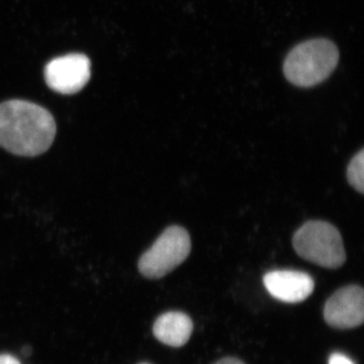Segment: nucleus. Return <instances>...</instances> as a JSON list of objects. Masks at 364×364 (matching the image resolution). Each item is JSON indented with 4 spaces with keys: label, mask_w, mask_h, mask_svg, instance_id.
I'll return each instance as SVG.
<instances>
[{
    "label": "nucleus",
    "mask_w": 364,
    "mask_h": 364,
    "mask_svg": "<svg viewBox=\"0 0 364 364\" xmlns=\"http://www.w3.org/2000/svg\"><path fill=\"white\" fill-rule=\"evenodd\" d=\"M51 112L26 100L0 105V147L18 156L35 157L51 147L56 136Z\"/></svg>",
    "instance_id": "obj_1"
},
{
    "label": "nucleus",
    "mask_w": 364,
    "mask_h": 364,
    "mask_svg": "<svg viewBox=\"0 0 364 364\" xmlns=\"http://www.w3.org/2000/svg\"><path fill=\"white\" fill-rule=\"evenodd\" d=\"M338 60V49L331 41H306L287 55L284 64V75L294 85L312 87L331 75Z\"/></svg>",
    "instance_id": "obj_2"
},
{
    "label": "nucleus",
    "mask_w": 364,
    "mask_h": 364,
    "mask_svg": "<svg viewBox=\"0 0 364 364\" xmlns=\"http://www.w3.org/2000/svg\"><path fill=\"white\" fill-rule=\"evenodd\" d=\"M293 245L299 256L322 267L334 269L346 260L341 234L327 222H306L294 234Z\"/></svg>",
    "instance_id": "obj_3"
},
{
    "label": "nucleus",
    "mask_w": 364,
    "mask_h": 364,
    "mask_svg": "<svg viewBox=\"0 0 364 364\" xmlns=\"http://www.w3.org/2000/svg\"><path fill=\"white\" fill-rule=\"evenodd\" d=\"M191 250V237L186 229L179 226L167 228L152 247L141 256L139 270L147 279H162L186 261Z\"/></svg>",
    "instance_id": "obj_4"
},
{
    "label": "nucleus",
    "mask_w": 364,
    "mask_h": 364,
    "mask_svg": "<svg viewBox=\"0 0 364 364\" xmlns=\"http://www.w3.org/2000/svg\"><path fill=\"white\" fill-rule=\"evenodd\" d=\"M90 78V61L85 55L69 54L53 59L45 68V79L52 90L74 95L82 90Z\"/></svg>",
    "instance_id": "obj_5"
},
{
    "label": "nucleus",
    "mask_w": 364,
    "mask_h": 364,
    "mask_svg": "<svg viewBox=\"0 0 364 364\" xmlns=\"http://www.w3.org/2000/svg\"><path fill=\"white\" fill-rule=\"evenodd\" d=\"M324 318L328 325L336 329H352L363 324V287L352 284L338 289L326 303Z\"/></svg>",
    "instance_id": "obj_6"
},
{
    "label": "nucleus",
    "mask_w": 364,
    "mask_h": 364,
    "mask_svg": "<svg viewBox=\"0 0 364 364\" xmlns=\"http://www.w3.org/2000/svg\"><path fill=\"white\" fill-rule=\"evenodd\" d=\"M263 284L273 298L289 304L301 303L312 294L315 282L308 273L274 270L267 273Z\"/></svg>",
    "instance_id": "obj_7"
},
{
    "label": "nucleus",
    "mask_w": 364,
    "mask_h": 364,
    "mask_svg": "<svg viewBox=\"0 0 364 364\" xmlns=\"http://www.w3.org/2000/svg\"><path fill=\"white\" fill-rule=\"evenodd\" d=\"M193 330V321L181 312L163 314L153 326L154 336L161 343L171 347H181L188 343Z\"/></svg>",
    "instance_id": "obj_8"
},
{
    "label": "nucleus",
    "mask_w": 364,
    "mask_h": 364,
    "mask_svg": "<svg viewBox=\"0 0 364 364\" xmlns=\"http://www.w3.org/2000/svg\"><path fill=\"white\" fill-rule=\"evenodd\" d=\"M347 179L355 191L364 193V150L359 151L352 158L347 167Z\"/></svg>",
    "instance_id": "obj_9"
},
{
    "label": "nucleus",
    "mask_w": 364,
    "mask_h": 364,
    "mask_svg": "<svg viewBox=\"0 0 364 364\" xmlns=\"http://www.w3.org/2000/svg\"><path fill=\"white\" fill-rule=\"evenodd\" d=\"M328 364H355L348 356L342 353H333Z\"/></svg>",
    "instance_id": "obj_10"
},
{
    "label": "nucleus",
    "mask_w": 364,
    "mask_h": 364,
    "mask_svg": "<svg viewBox=\"0 0 364 364\" xmlns=\"http://www.w3.org/2000/svg\"><path fill=\"white\" fill-rule=\"evenodd\" d=\"M0 364H21L20 360L11 354H0Z\"/></svg>",
    "instance_id": "obj_11"
},
{
    "label": "nucleus",
    "mask_w": 364,
    "mask_h": 364,
    "mask_svg": "<svg viewBox=\"0 0 364 364\" xmlns=\"http://www.w3.org/2000/svg\"><path fill=\"white\" fill-rule=\"evenodd\" d=\"M215 364H245L242 363L239 359L233 358H228L222 359V360L218 361Z\"/></svg>",
    "instance_id": "obj_12"
},
{
    "label": "nucleus",
    "mask_w": 364,
    "mask_h": 364,
    "mask_svg": "<svg viewBox=\"0 0 364 364\" xmlns=\"http://www.w3.org/2000/svg\"><path fill=\"white\" fill-rule=\"evenodd\" d=\"M142 364H148V363H142Z\"/></svg>",
    "instance_id": "obj_13"
}]
</instances>
